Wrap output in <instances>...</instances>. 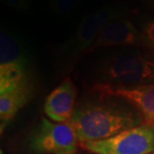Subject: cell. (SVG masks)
Segmentation results:
<instances>
[{"label": "cell", "mask_w": 154, "mask_h": 154, "mask_svg": "<svg viewBox=\"0 0 154 154\" xmlns=\"http://www.w3.org/2000/svg\"><path fill=\"white\" fill-rule=\"evenodd\" d=\"M93 71L101 84L124 87L154 84V55L143 48L124 47L98 59Z\"/></svg>", "instance_id": "7a4b0ae2"}, {"label": "cell", "mask_w": 154, "mask_h": 154, "mask_svg": "<svg viewBox=\"0 0 154 154\" xmlns=\"http://www.w3.org/2000/svg\"><path fill=\"white\" fill-rule=\"evenodd\" d=\"M30 81H26L16 87L0 93V130L1 133L16 116L18 111L30 99Z\"/></svg>", "instance_id": "30bf717a"}, {"label": "cell", "mask_w": 154, "mask_h": 154, "mask_svg": "<svg viewBox=\"0 0 154 154\" xmlns=\"http://www.w3.org/2000/svg\"><path fill=\"white\" fill-rule=\"evenodd\" d=\"M78 143L71 122H54L46 117L41 119L31 140L34 150L46 154H76Z\"/></svg>", "instance_id": "8992f818"}, {"label": "cell", "mask_w": 154, "mask_h": 154, "mask_svg": "<svg viewBox=\"0 0 154 154\" xmlns=\"http://www.w3.org/2000/svg\"><path fill=\"white\" fill-rule=\"evenodd\" d=\"M52 14L57 17H69L82 7L85 0H46Z\"/></svg>", "instance_id": "8fae6325"}, {"label": "cell", "mask_w": 154, "mask_h": 154, "mask_svg": "<svg viewBox=\"0 0 154 154\" xmlns=\"http://www.w3.org/2000/svg\"><path fill=\"white\" fill-rule=\"evenodd\" d=\"M1 1L5 6L13 10L28 12L30 11L34 0H1Z\"/></svg>", "instance_id": "4fadbf2b"}, {"label": "cell", "mask_w": 154, "mask_h": 154, "mask_svg": "<svg viewBox=\"0 0 154 154\" xmlns=\"http://www.w3.org/2000/svg\"><path fill=\"white\" fill-rule=\"evenodd\" d=\"M93 90L103 97H118L129 103L142 116L144 123L154 126V84L124 87L99 83Z\"/></svg>", "instance_id": "ba28073f"}, {"label": "cell", "mask_w": 154, "mask_h": 154, "mask_svg": "<svg viewBox=\"0 0 154 154\" xmlns=\"http://www.w3.org/2000/svg\"><path fill=\"white\" fill-rule=\"evenodd\" d=\"M117 47H136L145 49L138 27L126 17L113 19L101 29L99 35L86 54L99 49Z\"/></svg>", "instance_id": "52a82bcc"}, {"label": "cell", "mask_w": 154, "mask_h": 154, "mask_svg": "<svg viewBox=\"0 0 154 154\" xmlns=\"http://www.w3.org/2000/svg\"><path fill=\"white\" fill-rule=\"evenodd\" d=\"M153 10H154V5H153Z\"/></svg>", "instance_id": "2e32d148"}, {"label": "cell", "mask_w": 154, "mask_h": 154, "mask_svg": "<svg viewBox=\"0 0 154 154\" xmlns=\"http://www.w3.org/2000/svg\"><path fill=\"white\" fill-rule=\"evenodd\" d=\"M128 9L119 3H107L94 11L83 16L76 30L60 46L58 54L66 63L75 61L81 55L87 53L101 29L109 21L116 18L126 17Z\"/></svg>", "instance_id": "3957f363"}, {"label": "cell", "mask_w": 154, "mask_h": 154, "mask_svg": "<svg viewBox=\"0 0 154 154\" xmlns=\"http://www.w3.org/2000/svg\"><path fill=\"white\" fill-rule=\"evenodd\" d=\"M147 1H154V0H147Z\"/></svg>", "instance_id": "9a60e30c"}, {"label": "cell", "mask_w": 154, "mask_h": 154, "mask_svg": "<svg viewBox=\"0 0 154 154\" xmlns=\"http://www.w3.org/2000/svg\"><path fill=\"white\" fill-rule=\"evenodd\" d=\"M151 154H154V152H153V153H151Z\"/></svg>", "instance_id": "e0dca14e"}, {"label": "cell", "mask_w": 154, "mask_h": 154, "mask_svg": "<svg viewBox=\"0 0 154 154\" xmlns=\"http://www.w3.org/2000/svg\"><path fill=\"white\" fill-rule=\"evenodd\" d=\"M138 29L142 35L145 49L154 55V18L142 16L139 20Z\"/></svg>", "instance_id": "7c38bea8"}, {"label": "cell", "mask_w": 154, "mask_h": 154, "mask_svg": "<svg viewBox=\"0 0 154 154\" xmlns=\"http://www.w3.org/2000/svg\"><path fill=\"white\" fill-rule=\"evenodd\" d=\"M139 112L116 104L91 103L75 110L70 121L79 143L102 140L144 122Z\"/></svg>", "instance_id": "6da1fadb"}, {"label": "cell", "mask_w": 154, "mask_h": 154, "mask_svg": "<svg viewBox=\"0 0 154 154\" xmlns=\"http://www.w3.org/2000/svg\"><path fill=\"white\" fill-rule=\"evenodd\" d=\"M79 146L94 154H151L154 152V126L143 123L109 138L81 142Z\"/></svg>", "instance_id": "5b68a950"}, {"label": "cell", "mask_w": 154, "mask_h": 154, "mask_svg": "<svg viewBox=\"0 0 154 154\" xmlns=\"http://www.w3.org/2000/svg\"><path fill=\"white\" fill-rule=\"evenodd\" d=\"M76 88L70 78H66L46 97L44 113L54 122H70L75 112Z\"/></svg>", "instance_id": "9c48e42d"}, {"label": "cell", "mask_w": 154, "mask_h": 154, "mask_svg": "<svg viewBox=\"0 0 154 154\" xmlns=\"http://www.w3.org/2000/svg\"><path fill=\"white\" fill-rule=\"evenodd\" d=\"M31 58L24 40L3 24L0 31V93L29 81Z\"/></svg>", "instance_id": "277c9868"}, {"label": "cell", "mask_w": 154, "mask_h": 154, "mask_svg": "<svg viewBox=\"0 0 154 154\" xmlns=\"http://www.w3.org/2000/svg\"><path fill=\"white\" fill-rule=\"evenodd\" d=\"M0 154H4V153H3V151H2V150H1V151H0Z\"/></svg>", "instance_id": "5bb4252c"}]
</instances>
